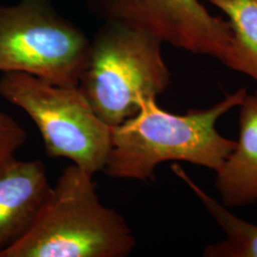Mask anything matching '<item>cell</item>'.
I'll return each mask as SVG.
<instances>
[{"mask_svg": "<svg viewBox=\"0 0 257 257\" xmlns=\"http://www.w3.org/2000/svg\"><path fill=\"white\" fill-rule=\"evenodd\" d=\"M136 237L119 212L101 202L93 175L67 166L26 233L0 257H125Z\"/></svg>", "mask_w": 257, "mask_h": 257, "instance_id": "2", "label": "cell"}, {"mask_svg": "<svg viewBox=\"0 0 257 257\" xmlns=\"http://www.w3.org/2000/svg\"><path fill=\"white\" fill-rule=\"evenodd\" d=\"M247 91L226 94L207 109L184 114L163 110L156 98L142 99L137 113L112 128L111 146L103 173L110 178L154 180L157 166L187 162L217 172L235 146L218 133L216 123L239 107Z\"/></svg>", "mask_w": 257, "mask_h": 257, "instance_id": "1", "label": "cell"}, {"mask_svg": "<svg viewBox=\"0 0 257 257\" xmlns=\"http://www.w3.org/2000/svg\"><path fill=\"white\" fill-rule=\"evenodd\" d=\"M103 22L145 31L163 43L223 61L232 32L230 23L212 16L200 0H84Z\"/></svg>", "mask_w": 257, "mask_h": 257, "instance_id": "6", "label": "cell"}, {"mask_svg": "<svg viewBox=\"0 0 257 257\" xmlns=\"http://www.w3.org/2000/svg\"><path fill=\"white\" fill-rule=\"evenodd\" d=\"M229 19L232 39L223 60L257 81V0H207Z\"/></svg>", "mask_w": 257, "mask_h": 257, "instance_id": "10", "label": "cell"}, {"mask_svg": "<svg viewBox=\"0 0 257 257\" xmlns=\"http://www.w3.org/2000/svg\"><path fill=\"white\" fill-rule=\"evenodd\" d=\"M90 45L82 30L62 17L52 0L0 5V72L77 87Z\"/></svg>", "mask_w": 257, "mask_h": 257, "instance_id": "5", "label": "cell"}, {"mask_svg": "<svg viewBox=\"0 0 257 257\" xmlns=\"http://www.w3.org/2000/svg\"><path fill=\"white\" fill-rule=\"evenodd\" d=\"M27 138L26 131L19 122L0 110V163L14 158Z\"/></svg>", "mask_w": 257, "mask_h": 257, "instance_id": "11", "label": "cell"}, {"mask_svg": "<svg viewBox=\"0 0 257 257\" xmlns=\"http://www.w3.org/2000/svg\"><path fill=\"white\" fill-rule=\"evenodd\" d=\"M0 96L34 121L47 156L67 158L92 175L103 171L112 128L99 117L78 86H57L31 74L9 72L0 78Z\"/></svg>", "mask_w": 257, "mask_h": 257, "instance_id": "4", "label": "cell"}, {"mask_svg": "<svg viewBox=\"0 0 257 257\" xmlns=\"http://www.w3.org/2000/svg\"><path fill=\"white\" fill-rule=\"evenodd\" d=\"M51 186L40 160L0 163V252L26 233Z\"/></svg>", "mask_w": 257, "mask_h": 257, "instance_id": "7", "label": "cell"}, {"mask_svg": "<svg viewBox=\"0 0 257 257\" xmlns=\"http://www.w3.org/2000/svg\"><path fill=\"white\" fill-rule=\"evenodd\" d=\"M239 107L238 140L215 172V188L227 208L257 201V92H247Z\"/></svg>", "mask_w": 257, "mask_h": 257, "instance_id": "8", "label": "cell"}, {"mask_svg": "<svg viewBox=\"0 0 257 257\" xmlns=\"http://www.w3.org/2000/svg\"><path fill=\"white\" fill-rule=\"evenodd\" d=\"M162 44L145 31L109 22L91 40L78 87L111 128L135 115L142 99L157 98L170 86Z\"/></svg>", "mask_w": 257, "mask_h": 257, "instance_id": "3", "label": "cell"}, {"mask_svg": "<svg viewBox=\"0 0 257 257\" xmlns=\"http://www.w3.org/2000/svg\"><path fill=\"white\" fill-rule=\"evenodd\" d=\"M172 170L191 188L225 233L223 240L206 247L204 256L257 257V225L234 215L226 206L203 191L178 164L172 166Z\"/></svg>", "mask_w": 257, "mask_h": 257, "instance_id": "9", "label": "cell"}]
</instances>
